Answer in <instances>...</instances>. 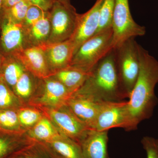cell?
<instances>
[{
    "label": "cell",
    "instance_id": "6da1fadb",
    "mask_svg": "<svg viewBox=\"0 0 158 158\" xmlns=\"http://www.w3.org/2000/svg\"><path fill=\"white\" fill-rule=\"evenodd\" d=\"M140 69L127 101L126 131L136 130L139 123L152 116L158 103L155 89L158 83V61L138 44Z\"/></svg>",
    "mask_w": 158,
    "mask_h": 158
},
{
    "label": "cell",
    "instance_id": "7a4b0ae2",
    "mask_svg": "<svg viewBox=\"0 0 158 158\" xmlns=\"http://www.w3.org/2000/svg\"><path fill=\"white\" fill-rule=\"evenodd\" d=\"M75 94L98 102L119 101L126 98L120 85L113 49L91 71Z\"/></svg>",
    "mask_w": 158,
    "mask_h": 158
},
{
    "label": "cell",
    "instance_id": "3957f363",
    "mask_svg": "<svg viewBox=\"0 0 158 158\" xmlns=\"http://www.w3.org/2000/svg\"><path fill=\"white\" fill-rule=\"evenodd\" d=\"M112 27L86 40L74 55L70 65L90 72L113 49Z\"/></svg>",
    "mask_w": 158,
    "mask_h": 158
},
{
    "label": "cell",
    "instance_id": "277c9868",
    "mask_svg": "<svg viewBox=\"0 0 158 158\" xmlns=\"http://www.w3.org/2000/svg\"><path fill=\"white\" fill-rule=\"evenodd\" d=\"M138 44L135 38H131L113 49L120 85L126 98L129 97L139 74Z\"/></svg>",
    "mask_w": 158,
    "mask_h": 158
},
{
    "label": "cell",
    "instance_id": "5b68a950",
    "mask_svg": "<svg viewBox=\"0 0 158 158\" xmlns=\"http://www.w3.org/2000/svg\"><path fill=\"white\" fill-rule=\"evenodd\" d=\"M111 27L113 49L128 40L144 36L146 33L145 27L138 24L133 19L129 0H115Z\"/></svg>",
    "mask_w": 158,
    "mask_h": 158
},
{
    "label": "cell",
    "instance_id": "8992f818",
    "mask_svg": "<svg viewBox=\"0 0 158 158\" xmlns=\"http://www.w3.org/2000/svg\"><path fill=\"white\" fill-rule=\"evenodd\" d=\"M39 108L62 135L80 144L91 130L74 114L67 105L57 109Z\"/></svg>",
    "mask_w": 158,
    "mask_h": 158
},
{
    "label": "cell",
    "instance_id": "52a82bcc",
    "mask_svg": "<svg viewBox=\"0 0 158 158\" xmlns=\"http://www.w3.org/2000/svg\"><path fill=\"white\" fill-rule=\"evenodd\" d=\"M49 12L51 30L47 43L61 42L70 39L75 29L78 14L75 8L57 1Z\"/></svg>",
    "mask_w": 158,
    "mask_h": 158
},
{
    "label": "cell",
    "instance_id": "ba28073f",
    "mask_svg": "<svg viewBox=\"0 0 158 158\" xmlns=\"http://www.w3.org/2000/svg\"><path fill=\"white\" fill-rule=\"evenodd\" d=\"M30 47L26 30L22 24L17 23L2 15L0 29V50L5 56H13Z\"/></svg>",
    "mask_w": 158,
    "mask_h": 158
},
{
    "label": "cell",
    "instance_id": "9c48e42d",
    "mask_svg": "<svg viewBox=\"0 0 158 158\" xmlns=\"http://www.w3.org/2000/svg\"><path fill=\"white\" fill-rule=\"evenodd\" d=\"M127 102H102L93 129L108 131L113 128H122L127 126Z\"/></svg>",
    "mask_w": 158,
    "mask_h": 158
},
{
    "label": "cell",
    "instance_id": "30bf717a",
    "mask_svg": "<svg viewBox=\"0 0 158 158\" xmlns=\"http://www.w3.org/2000/svg\"><path fill=\"white\" fill-rule=\"evenodd\" d=\"M103 1L96 0L88 11L84 14H78L75 29L69 39L74 47L75 53L84 42L97 33Z\"/></svg>",
    "mask_w": 158,
    "mask_h": 158
},
{
    "label": "cell",
    "instance_id": "8fae6325",
    "mask_svg": "<svg viewBox=\"0 0 158 158\" xmlns=\"http://www.w3.org/2000/svg\"><path fill=\"white\" fill-rule=\"evenodd\" d=\"M42 81V92L35 102L36 105L39 107L50 109H57L67 105L73 93L54 77Z\"/></svg>",
    "mask_w": 158,
    "mask_h": 158
},
{
    "label": "cell",
    "instance_id": "7c38bea8",
    "mask_svg": "<svg viewBox=\"0 0 158 158\" xmlns=\"http://www.w3.org/2000/svg\"><path fill=\"white\" fill-rule=\"evenodd\" d=\"M13 56L21 63L27 71L40 80L52 76L44 52L40 46H30L18 52Z\"/></svg>",
    "mask_w": 158,
    "mask_h": 158
},
{
    "label": "cell",
    "instance_id": "4fadbf2b",
    "mask_svg": "<svg viewBox=\"0 0 158 158\" xmlns=\"http://www.w3.org/2000/svg\"><path fill=\"white\" fill-rule=\"evenodd\" d=\"M44 52L53 75L55 73L70 65L75 53L74 47L69 40L39 46Z\"/></svg>",
    "mask_w": 158,
    "mask_h": 158
},
{
    "label": "cell",
    "instance_id": "5bb4252c",
    "mask_svg": "<svg viewBox=\"0 0 158 158\" xmlns=\"http://www.w3.org/2000/svg\"><path fill=\"white\" fill-rule=\"evenodd\" d=\"M101 102L95 101L80 94H74L67 102V106L81 121L93 129Z\"/></svg>",
    "mask_w": 158,
    "mask_h": 158
},
{
    "label": "cell",
    "instance_id": "9a60e30c",
    "mask_svg": "<svg viewBox=\"0 0 158 158\" xmlns=\"http://www.w3.org/2000/svg\"><path fill=\"white\" fill-rule=\"evenodd\" d=\"M108 131L91 129L81 143L84 158H110L107 145Z\"/></svg>",
    "mask_w": 158,
    "mask_h": 158
},
{
    "label": "cell",
    "instance_id": "2e32d148",
    "mask_svg": "<svg viewBox=\"0 0 158 158\" xmlns=\"http://www.w3.org/2000/svg\"><path fill=\"white\" fill-rule=\"evenodd\" d=\"M90 72H88L78 67L69 65L55 73L52 77L74 94L84 85Z\"/></svg>",
    "mask_w": 158,
    "mask_h": 158
},
{
    "label": "cell",
    "instance_id": "e0dca14e",
    "mask_svg": "<svg viewBox=\"0 0 158 158\" xmlns=\"http://www.w3.org/2000/svg\"><path fill=\"white\" fill-rule=\"evenodd\" d=\"M25 30L30 46H39L47 43L50 35L51 30L49 11L46 15Z\"/></svg>",
    "mask_w": 158,
    "mask_h": 158
},
{
    "label": "cell",
    "instance_id": "ac0fdd59",
    "mask_svg": "<svg viewBox=\"0 0 158 158\" xmlns=\"http://www.w3.org/2000/svg\"><path fill=\"white\" fill-rule=\"evenodd\" d=\"M45 144L60 158H84L81 144L63 135Z\"/></svg>",
    "mask_w": 158,
    "mask_h": 158
},
{
    "label": "cell",
    "instance_id": "d6986e66",
    "mask_svg": "<svg viewBox=\"0 0 158 158\" xmlns=\"http://www.w3.org/2000/svg\"><path fill=\"white\" fill-rule=\"evenodd\" d=\"M29 133L34 140L44 143L62 135L52 122L44 115L31 128Z\"/></svg>",
    "mask_w": 158,
    "mask_h": 158
},
{
    "label": "cell",
    "instance_id": "ffe728a7",
    "mask_svg": "<svg viewBox=\"0 0 158 158\" xmlns=\"http://www.w3.org/2000/svg\"><path fill=\"white\" fill-rule=\"evenodd\" d=\"M7 158H60L45 143H28Z\"/></svg>",
    "mask_w": 158,
    "mask_h": 158
},
{
    "label": "cell",
    "instance_id": "44dd1931",
    "mask_svg": "<svg viewBox=\"0 0 158 158\" xmlns=\"http://www.w3.org/2000/svg\"><path fill=\"white\" fill-rule=\"evenodd\" d=\"M26 70L20 62L13 56H5L1 76L13 90L20 77Z\"/></svg>",
    "mask_w": 158,
    "mask_h": 158
},
{
    "label": "cell",
    "instance_id": "7402d4cb",
    "mask_svg": "<svg viewBox=\"0 0 158 158\" xmlns=\"http://www.w3.org/2000/svg\"><path fill=\"white\" fill-rule=\"evenodd\" d=\"M28 143L24 142L18 133L0 129V158H7Z\"/></svg>",
    "mask_w": 158,
    "mask_h": 158
},
{
    "label": "cell",
    "instance_id": "603a6c76",
    "mask_svg": "<svg viewBox=\"0 0 158 158\" xmlns=\"http://www.w3.org/2000/svg\"><path fill=\"white\" fill-rule=\"evenodd\" d=\"M35 78L36 77L26 70L14 86L13 91L22 102L23 100L30 98L34 93Z\"/></svg>",
    "mask_w": 158,
    "mask_h": 158
},
{
    "label": "cell",
    "instance_id": "cb8c5ba5",
    "mask_svg": "<svg viewBox=\"0 0 158 158\" xmlns=\"http://www.w3.org/2000/svg\"><path fill=\"white\" fill-rule=\"evenodd\" d=\"M21 101L0 76V110H18Z\"/></svg>",
    "mask_w": 158,
    "mask_h": 158
},
{
    "label": "cell",
    "instance_id": "d4e9b609",
    "mask_svg": "<svg viewBox=\"0 0 158 158\" xmlns=\"http://www.w3.org/2000/svg\"><path fill=\"white\" fill-rule=\"evenodd\" d=\"M17 110H0V129L20 134L22 127L19 119Z\"/></svg>",
    "mask_w": 158,
    "mask_h": 158
},
{
    "label": "cell",
    "instance_id": "484cf974",
    "mask_svg": "<svg viewBox=\"0 0 158 158\" xmlns=\"http://www.w3.org/2000/svg\"><path fill=\"white\" fill-rule=\"evenodd\" d=\"M17 113L20 123L22 127L31 128L44 116L40 111L35 108L22 106L18 110Z\"/></svg>",
    "mask_w": 158,
    "mask_h": 158
},
{
    "label": "cell",
    "instance_id": "4316f807",
    "mask_svg": "<svg viewBox=\"0 0 158 158\" xmlns=\"http://www.w3.org/2000/svg\"><path fill=\"white\" fill-rule=\"evenodd\" d=\"M31 5L28 0H23L10 9L3 10L2 15L15 23L22 24L28 9Z\"/></svg>",
    "mask_w": 158,
    "mask_h": 158
},
{
    "label": "cell",
    "instance_id": "83f0119b",
    "mask_svg": "<svg viewBox=\"0 0 158 158\" xmlns=\"http://www.w3.org/2000/svg\"><path fill=\"white\" fill-rule=\"evenodd\" d=\"M115 0H103L100 11L99 25L97 33L111 27Z\"/></svg>",
    "mask_w": 158,
    "mask_h": 158
},
{
    "label": "cell",
    "instance_id": "f1b7e54d",
    "mask_svg": "<svg viewBox=\"0 0 158 158\" xmlns=\"http://www.w3.org/2000/svg\"><path fill=\"white\" fill-rule=\"evenodd\" d=\"M48 11H45L37 6L31 5L27 11L22 25L25 29L29 27L37 22L38 20L46 15Z\"/></svg>",
    "mask_w": 158,
    "mask_h": 158
},
{
    "label": "cell",
    "instance_id": "f546056e",
    "mask_svg": "<svg viewBox=\"0 0 158 158\" xmlns=\"http://www.w3.org/2000/svg\"><path fill=\"white\" fill-rule=\"evenodd\" d=\"M141 143L146 152L147 158H158V139L145 136L141 139Z\"/></svg>",
    "mask_w": 158,
    "mask_h": 158
},
{
    "label": "cell",
    "instance_id": "4dcf8cb0",
    "mask_svg": "<svg viewBox=\"0 0 158 158\" xmlns=\"http://www.w3.org/2000/svg\"><path fill=\"white\" fill-rule=\"evenodd\" d=\"M31 5L37 6L43 11H49L58 0H28Z\"/></svg>",
    "mask_w": 158,
    "mask_h": 158
},
{
    "label": "cell",
    "instance_id": "1f68e13d",
    "mask_svg": "<svg viewBox=\"0 0 158 158\" xmlns=\"http://www.w3.org/2000/svg\"><path fill=\"white\" fill-rule=\"evenodd\" d=\"M23 0H2V10L10 9Z\"/></svg>",
    "mask_w": 158,
    "mask_h": 158
},
{
    "label": "cell",
    "instance_id": "d6a6232c",
    "mask_svg": "<svg viewBox=\"0 0 158 158\" xmlns=\"http://www.w3.org/2000/svg\"><path fill=\"white\" fill-rule=\"evenodd\" d=\"M5 56L2 53L1 50H0V75L1 74V72H2V67L4 62V60H5Z\"/></svg>",
    "mask_w": 158,
    "mask_h": 158
},
{
    "label": "cell",
    "instance_id": "836d02e7",
    "mask_svg": "<svg viewBox=\"0 0 158 158\" xmlns=\"http://www.w3.org/2000/svg\"><path fill=\"white\" fill-rule=\"evenodd\" d=\"M60 2L64 4V5L66 6H72L71 4L70 0H58Z\"/></svg>",
    "mask_w": 158,
    "mask_h": 158
},
{
    "label": "cell",
    "instance_id": "e575fe53",
    "mask_svg": "<svg viewBox=\"0 0 158 158\" xmlns=\"http://www.w3.org/2000/svg\"><path fill=\"white\" fill-rule=\"evenodd\" d=\"M2 11V0H0V29H1Z\"/></svg>",
    "mask_w": 158,
    "mask_h": 158
},
{
    "label": "cell",
    "instance_id": "d590c367",
    "mask_svg": "<svg viewBox=\"0 0 158 158\" xmlns=\"http://www.w3.org/2000/svg\"><path fill=\"white\" fill-rule=\"evenodd\" d=\"M0 76H1V75H0Z\"/></svg>",
    "mask_w": 158,
    "mask_h": 158
}]
</instances>
